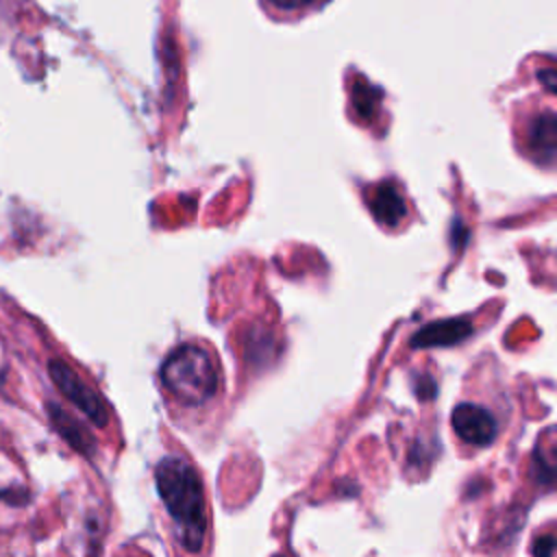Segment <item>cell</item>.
Here are the masks:
<instances>
[{
    "label": "cell",
    "instance_id": "9c48e42d",
    "mask_svg": "<svg viewBox=\"0 0 557 557\" xmlns=\"http://www.w3.org/2000/svg\"><path fill=\"white\" fill-rule=\"evenodd\" d=\"M379 100H381V94L376 87H372L370 83L366 81H357L352 85V109L359 117L363 120H372L374 113H376V107H379Z\"/></svg>",
    "mask_w": 557,
    "mask_h": 557
},
{
    "label": "cell",
    "instance_id": "3957f363",
    "mask_svg": "<svg viewBox=\"0 0 557 557\" xmlns=\"http://www.w3.org/2000/svg\"><path fill=\"white\" fill-rule=\"evenodd\" d=\"M48 372L59 392L70 398L96 426H104L109 422V409L102 398L83 379H78V374L67 363L52 359Z\"/></svg>",
    "mask_w": 557,
    "mask_h": 557
},
{
    "label": "cell",
    "instance_id": "30bf717a",
    "mask_svg": "<svg viewBox=\"0 0 557 557\" xmlns=\"http://www.w3.org/2000/svg\"><path fill=\"white\" fill-rule=\"evenodd\" d=\"M555 553V537L544 535L533 542V557H553Z\"/></svg>",
    "mask_w": 557,
    "mask_h": 557
},
{
    "label": "cell",
    "instance_id": "7a4b0ae2",
    "mask_svg": "<svg viewBox=\"0 0 557 557\" xmlns=\"http://www.w3.org/2000/svg\"><path fill=\"white\" fill-rule=\"evenodd\" d=\"M161 383L181 405L198 407L215 396L220 376L211 355L205 348L183 344L163 361Z\"/></svg>",
    "mask_w": 557,
    "mask_h": 557
},
{
    "label": "cell",
    "instance_id": "277c9868",
    "mask_svg": "<svg viewBox=\"0 0 557 557\" xmlns=\"http://www.w3.org/2000/svg\"><path fill=\"white\" fill-rule=\"evenodd\" d=\"M450 424L455 433L472 446H487L494 442L498 433V424L494 416L485 407L474 403L457 405L450 413Z\"/></svg>",
    "mask_w": 557,
    "mask_h": 557
},
{
    "label": "cell",
    "instance_id": "5b68a950",
    "mask_svg": "<svg viewBox=\"0 0 557 557\" xmlns=\"http://www.w3.org/2000/svg\"><path fill=\"white\" fill-rule=\"evenodd\" d=\"M472 333V322L466 318L440 320L422 326L413 337L411 346L416 348H433V346H453L463 342Z\"/></svg>",
    "mask_w": 557,
    "mask_h": 557
},
{
    "label": "cell",
    "instance_id": "6da1fadb",
    "mask_svg": "<svg viewBox=\"0 0 557 557\" xmlns=\"http://www.w3.org/2000/svg\"><path fill=\"white\" fill-rule=\"evenodd\" d=\"M154 481L165 509L178 524L181 544L196 553L207 531L202 483L196 470L181 457H163L154 468Z\"/></svg>",
    "mask_w": 557,
    "mask_h": 557
},
{
    "label": "cell",
    "instance_id": "8992f818",
    "mask_svg": "<svg viewBox=\"0 0 557 557\" xmlns=\"http://www.w3.org/2000/svg\"><path fill=\"white\" fill-rule=\"evenodd\" d=\"M368 205H370V211L376 218V222H381L385 226H396L407 215L405 198L392 183H381L379 187H374Z\"/></svg>",
    "mask_w": 557,
    "mask_h": 557
},
{
    "label": "cell",
    "instance_id": "52a82bcc",
    "mask_svg": "<svg viewBox=\"0 0 557 557\" xmlns=\"http://www.w3.org/2000/svg\"><path fill=\"white\" fill-rule=\"evenodd\" d=\"M529 139V150L535 152V157L544 163H553L555 150H557V117L555 113L546 111L540 113L527 133Z\"/></svg>",
    "mask_w": 557,
    "mask_h": 557
},
{
    "label": "cell",
    "instance_id": "8fae6325",
    "mask_svg": "<svg viewBox=\"0 0 557 557\" xmlns=\"http://www.w3.org/2000/svg\"><path fill=\"white\" fill-rule=\"evenodd\" d=\"M268 2L278 11H298L309 7L313 0H268Z\"/></svg>",
    "mask_w": 557,
    "mask_h": 557
},
{
    "label": "cell",
    "instance_id": "7c38bea8",
    "mask_svg": "<svg viewBox=\"0 0 557 557\" xmlns=\"http://www.w3.org/2000/svg\"><path fill=\"white\" fill-rule=\"evenodd\" d=\"M544 83H546L548 91H555V72L550 67L544 72Z\"/></svg>",
    "mask_w": 557,
    "mask_h": 557
},
{
    "label": "cell",
    "instance_id": "ba28073f",
    "mask_svg": "<svg viewBox=\"0 0 557 557\" xmlns=\"http://www.w3.org/2000/svg\"><path fill=\"white\" fill-rule=\"evenodd\" d=\"M48 413H50V420H52V424L57 426V431H59L76 450H81L83 455H91V453H94V448H96L94 437H91V433H89L78 420H74L67 411H63V409L57 407V405H48Z\"/></svg>",
    "mask_w": 557,
    "mask_h": 557
}]
</instances>
